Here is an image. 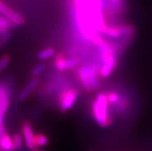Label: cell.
I'll use <instances>...</instances> for the list:
<instances>
[{
  "instance_id": "6da1fadb",
  "label": "cell",
  "mask_w": 152,
  "mask_h": 151,
  "mask_svg": "<svg viewBox=\"0 0 152 151\" xmlns=\"http://www.w3.org/2000/svg\"><path fill=\"white\" fill-rule=\"evenodd\" d=\"M108 100L105 93L97 95L96 100L93 103V115L99 126L106 127L110 124V120L108 117Z\"/></svg>"
},
{
  "instance_id": "7a4b0ae2",
  "label": "cell",
  "mask_w": 152,
  "mask_h": 151,
  "mask_svg": "<svg viewBox=\"0 0 152 151\" xmlns=\"http://www.w3.org/2000/svg\"><path fill=\"white\" fill-rule=\"evenodd\" d=\"M79 96V92L76 89L70 88L66 90L60 96L59 107L62 112H66L74 106L77 98Z\"/></svg>"
},
{
  "instance_id": "3957f363",
  "label": "cell",
  "mask_w": 152,
  "mask_h": 151,
  "mask_svg": "<svg viewBox=\"0 0 152 151\" xmlns=\"http://www.w3.org/2000/svg\"><path fill=\"white\" fill-rule=\"evenodd\" d=\"M101 59L103 61V65L99 72V75L102 78H108L111 75L112 72L116 66V58L114 56V52H106L104 53H100Z\"/></svg>"
},
{
  "instance_id": "277c9868",
  "label": "cell",
  "mask_w": 152,
  "mask_h": 151,
  "mask_svg": "<svg viewBox=\"0 0 152 151\" xmlns=\"http://www.w3.org/2000/svg\"><path fill=\"white\" fill-rule=\"evenodd\" d=\"M10 92L6 85L0 83V128L3 126L4 117L10 107Z\"/></svg>"
},
{
  "instance_id": "5b68a950",
  "label": "cell",
  "mask_w": 152,
  "mask_h": 151,
  "mask_svg": "<svg viewBox=\"0 0 152 151\" xmlns=\"http://www.w3.org/2000/svg\"><path fill=\"white\" fill-rule=\"evenodd\" d=\"M0 12L3 14L7 18L8 20H10L14 25L21 26L25 23V19L20 14L10 9L7 6L1 2H0Z\"/></svg>"
},
{
  "instance_id": "8992f818",
  "label": "cell",
  "mask_w": 152,
  "mask_h": 151,
  "mask_svg": "<svg viewBox=\"0 0 152 151\" xmlns=\"http://www.w3.org/2000/svg\"><path fill=\"white\" fill-rule=\"evenodd\" d=\"M22 132L27 147L31 150H34L37 147L35 144L34 132L30 123L28 121H25L23 123L22 125Z\"/></svg>"
},
{
  "instance_id": "52a82bcc",
  "label": "cell",
  "mask_w": 152,
  "mask_h": 151,
  "mask_svg": "<svg viewBox=\"0 0 152 151\" xmlns=\"http://www.w3.org/2000/svg\"><path fill=\"white\" fill-rule=\"evenodd\" d=\"M79 64V59L76 58L64 59V55L57 54L55 57V67L60 71L71 69Z\"/></svg>"
},
{
  "instance_id": "ba28073f",
  "label": "cell",
  "mask_w": 152,
  "mask_h": 151,
  "mask_svg": "<svg viewBox=\"0 0 152 151\" xmlns=\"http://www.w3.org/2000/svg\"><path fill=\"white\" fill-rule=\"evenodd\" d=\"M37 83H38V79L37 77H33V79H31L29 82L27 83L26 86L23 89L20 93L19 95V101H24L29 97L30 93L33 91L36 86H37Z\"/></svg>"
},
{
  "instance_id": "9c48e42d",
  "label": "cell",
  "mask_w": 152,
  "mask_h": 151,
  "mask_svg": "<svg viewBox=\"0 0 152 151\" xmlns=\"http://www.w3.org/2000/svg\"><path fill=\"white\" fill-rule=\"evenodd\" d=\"M78 75H79L80 80L81 82V84L83 85V88L86 90L87 92H91L93 90L92 86H91V81L89 79L88 71H87V66L80 67L78 70Z\"/></svg>"
},
{
  "instance_id": "30bf717a",
  "label": "cell",
  "mask_w": 152,
  "mask_h": 151,
  "mask_svg": "<svg viewBox=\"0 0 152 151\" xmlns=\"http://www.w3.org/2000/svg\"><path fill=\"white\" fill-rule=\"evenodd\" d=\"M14 146L12 138L6 133L0 135V151L13 150Z\"/></svg>"
},
{
  "instance_id": "8fae6325",
  "label": "cell",
  "mask_w": 152,
  "mask_h": 151,
  "mask_svg": "<svg viewBox=\"0 0 152 151\" xmlns=\"http://www.w3.org/2000/svg\"><path fill=\"white\" fill-rule=\"evenodd\" d=\"M88 71L89 79L91 81V86L93 90H96L99 87V80L98 73L96 72V69L93 66H87Z\"/></svg>"
},
{
  "instance_id": "7c38bea8",
  "label": "cell",
  "mask_w": 152,
  "mask_h": 151,
  "mask_svg": "<svg viewBox=\"0 0 152 151\" xmlns=\"http://www.w3.org/2000/svg\"><path fill=\"white\" fill-rule=\"evenodd\" d=\"M100 33L106 35V36L110 37V38L114 39L119 38L121 36H123L121 30L120 28H113V27H108L107 26L102 29Z\"/></svg>"
},
{
  "instance_id": "4fadbf2b",
  "label": "cell",
  "mask_w": 152,
  "mask_h": 151,
  "mask_svg": "<svg viewBox=\"0 0 152 151\" xmlns=\"http://www.w3.org/2000/svg\"><path fill=\"white\" fill-rule=\"evenodd\" d=\"M55 54H56L55 49L49 47V48L44 49V50H41L40 52H39L37 54V58L39 60H46V59H49L54 56Z\"/></svg>"
},
{
  "instance_id": "5bb4252c",
  "label": "cell",
  "mask_w": 152,
  "mask_h": 151,
  "mask_svg": "<svg viewBox=\"0 0 152 151\" xmlns=\"http://www.w3.org/2000/svg\"><path fill=\"white\" fill-rule=\"evenodd\" d=\"M49 138L44 134L39 133L35 136L36 147H45L49 144Z\"/></svg>"
},
{
  "instance_id": "9a60e30c",
  "label": "cell",
  "mask_w": 152,
  "mask_h": 151,
  "mask_svg": "<svg viewBox=\"0 0 152 151\" xmlns=\"http://www.w3.org/2000/svg\"><path fill=\"white\" fill-rule=\"evenodd\" d=\"M12 142H13L14 149L15 150H19L21 149L23 145V140L22 136L19 134L15 133L12 136Z\"/></svg>"
},
{
  "instance_id": "2e32d148",
  "label": "cell",
  "mask_w": 152,
  "mask_h": 151,
  "mask_svg": "<svg viewBox=\"0 0 152 151\" xmlns=\"http://www.w3.org/2000/svg\"><path fill=\"white\" fill-rule=\"evenodd\" d=\"M46 68V65L45 63H39L37 66L34 67L32 70V75L34 77H38L39 75H40L42 72H44Z\"/></svg>"
},
{
  "instance_id": "e0dca14e",
  "label": "cell",
  "mask_w": 152,
  "mask_h": 151,
  "mask_svg": "<svg viewBox=\"0 0 152 151\" xmlns=\"http://www.w3.org/2000/svg\"><path fill=\"white\" fill-rule=\"evenodd\" d=\"M10 61H11V56L10 55H2V58L0 59V73L8 66Z\"/></svg>"
},
{
  "instance_id": "ac0fdd59",
  "label": "cell",
  "mask_w": 152,
  "mask_h": 151,
  "mask_svg": "<svg viewBox=\"0 0 152 151\" xmlns=\"http://www.w3.org/2000/svg\"><path fill=\"white\" fill-rule=\"evenodd\" d=\"M10 39H11V33L10 32H8L2 36H0V49L3 48L10 40Z\"/></svg>"
},
{
  "instance_id": "d6986e66",
  "label": "cell",
  "mask_w": 152,
  "mask_h": 151,
  "mask_svg": "<svg viewBox=\"0 0 152 151\" xmlns=\"http://www.w3.org/2000/svg\"><path fill=\"white\" fill-rule=\"evenodd\" d=\"M12 25H14V24L12 23L10 20L0 16V26L6 28V29H10L12 27Z\"/></svg>"
},
{
  "instance_id": "ffe728a7",
  "label": "cell",
  "mask_w": 152,
  "mask_h": 151,
  "mask_svg": "<svg viewBox=\"0 0 152 151\" xmlns=\"http://www.w3.org/2000/svg\"><path fill=\"white\" fill-rule=\"evenodd\" d=\"M107 97L108 102L110 103H116L119 100V96L116 93H109L107 95Z\"/></svg>"
},
{
  "instance_id": "44dd1931",
  "label": "cell",
  "mask_w": 152,
  "mask_h": 151,
  "mask_svg": "<svg viewBox=\"0 0 152 151\" xmlns=\"http://www.w3.org/2000/svg\"><path fill=\"white\" fill-rule=\"evenodd\" d=\"M109 2H110L111 6L114 8V9H117V8L119 6L120 0H109Z\"/></svg>"
},
{
  "instance_id": "7402d4cb",
  "label": "cell",
  "mask_w": 152,
  "mask_h": 151,
  "mask_svg": "<svg viewBox=\"0 0 152 151\" xmlns=\"http://www.w3.org/2000/svg\"><path fill=\"white\" fill-rule=\"evenodd\" d=\"M8 32H9V29H6V28L0 26V36H2V35L6 34Z\"/></svg>"
},
{
  "instance_id": "603a6c76",
  "label": "cell",
  "mask_w": 152,
  "mask_h": 151,
  "mask_svg": "<svg viewBox=\"0 0 152 151\" xmlns=\"http://www.w3.org/2000/svg\"><path fill=\"white\" fill-rule=\"evenodd\" d=\"M33 151H44V150H39V149H37V148H36V149Z\"/></svg>"
}]
</instances>
